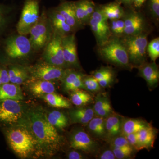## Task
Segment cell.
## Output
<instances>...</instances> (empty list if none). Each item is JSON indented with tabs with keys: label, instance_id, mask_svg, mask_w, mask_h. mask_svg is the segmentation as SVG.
Instances as JSON below:
<instances>
[{
	"label": "cell",
	"instance_id": "cell-1",
	"mask_svg": "<svg viewBox=\"0 0 159 159\" xmlns=\"http://www.w3.org/2000/svg\"><path fill=\"white\" fill-rule=\"evenodd\" d=\"M25 123L37 141L43 155H53L61 147L62 139L56 128L40 107L29 109Z\"/></svg>",
	"mask_w": 159,
	"mask_h": 159
},
{
	"label": "cell",
	"instance_id": "cell-10",
	"mask_svg": "<svg viewBox=\"0 0 159 159\" xmlns=\"http://www.w3.org/2000/svg\"><path fill=\"white\" fill-rule=\"evenodd\" d=\"M89 24L99 47L108 41L111 38L110 28L108 20L102 14L100 7L96 6Z\"/></svg>",
	"mask_w": 159,
	"mask_h": 159
},
{
	"label": "cell",
	"instance_id": "cell-18",
	"mask_svg": "<svg viewBox=\"0 0 159 159\" xmlns=\"http://www.w3.org/2000/svg\"><path fill=\"white\" fill-rule=\"evenodd\" d=\"M74 3L76 16L80 23L83 26L89 24L96 9L95 3L92 0H78Z\"/></svg>",
	"mask_w": 159,
	"mask_h": 159
},
{
	"label": "cell",
	"instance_id": "cell-33",
	"mask_svg": "<svg viewBox=\"0 0 159 159\" xmlns=\"http://www.w3.org/2000/svg\"><path fill=\"white\" fill-rule=\"evenodd\" d=\"M88 123L89 129L96 135L102 136L106 132L105 121L102 117L93 118Z\"/></svg>",
	"mask_w": 159,
	"mask_h": 159
},
{
	"label": "cell",
	"instance_id": "cell-8",
	"mask_svg": "<svg viewBox=\"0 0 159 159\" xmlns=\"http://www.w3.org/2000/svg\"><path fill=\"white\" fill-rule=\"evenodd\" d=\"M128 53L130 63L142 65L145 61L148 40L146 34H141L126 36L122 40Z\"/></svg>",
	"mask_w": 159,
	"mask_h": 159
},
{
	"label": "cell",
	"instance_id": "cell-23",
	"mask_svg": "<svg viewBox=\"0 0 159 159\" xmlns=\"http://www.w3.org/2000/svg\"><path fill=\"white\" fill-rule=\"evenodd\" d=\"M70 119L72 123L87 124L94 117V109L90 107L73 110L69 112Z\"/></svg>",
	"mask_w": 159,
	"mask_h": 159
},
{
	"label": "cell",
	"instance_id": "cell-24",
	"mask_svg": "<svg viewBox=\"0 0 159 159\" xmlns=\"http://www.w3.org/2000/svg\"><path fill=\"white\" fill-rule=\"evenodd\" d=\"M102 14L107 20L120 19L124 15V11L120 4L116 2L109 3L100 7Z\"/></svg>",
	"mask_w": 159,
	"mask_h": 159
},
{
	"label": "cell",
	"instance_id": "cell-38",
	"mask_svg": "<svg viewBox=\"0 0 159 159\" xmlns=\"http://www.w3.org/2000/svg\"><path fill=\"white\" fill-rule=\"evenodd\" d=\"M9 82L10 81L7 66L0 62V85Z\"/></svg>",
	"mask_w": 159,
	"mask_h": 159
},
{
	"label": "cell",
	"instance_id": "cell-22",
	"mask_svg": "<svg viewBox=\"0 0 159 159\" xmlns=\"http://www.w3.org/2000/svg\"><path fill=\"white\" fill-rule=\"evenodd\" d=\"M139 72L141 76L146 80L149 86H154L158 83L159 70L155 62L153 61L142 66Z\"/></svg>",
	"mask_w": 159,
	"mask_h": 159
},
{
	"label": "cell",
	"instance_id": "cell-13",
	"mask_svg": "<svg viewBox=\"0 0 159 159\" xmlns=\"http://www.w3.org/2000/svg\"><path fill=\"white\" fill-rule=\"evenodd\" d=\"M70 146L74 149L81 150L87 153H91L96 149L97 145L84 131L77 130L71 136Z\"/></svg>",
	"mask_w": 159,
	"mask_h": 159
},
{
	"label": "cell",
	"instance_id": "cell-28",
	"mask_svg": "<svg viewBox=\"0 0 159 159\" xmlns=\"http://www.w3.org/2000/svg\"><path fill=\"white\" fill-rule=\"evenodd\" d=\"M42 97L48 104L53 107L61 108L70 107V102L67 99L54 93L46 94Z\"/></svg>",
	"mask_w": 159,
	"mask_h": 159
},
{
	"label": "cell",
	"instance_id": "cell-2",
	"mask_svg": "<svg viewBox=\"0 0 159 159\" xmlns=\"http://www.w3.org/2000/svg\"><path fill=\"white\" fill-rule=\"evenodd\" d=\"M5 133L10 148L20 158L43 156L37 141L25 122L6 127Z\"/></svg>",
	"mask_w": 159,
	"mask_h": 159
},
{
	"label": "cell",
	"instance_id": "cell-47",
	"mask_svg": "<svg viewBox=\"0 0 159 159\" xmlns=\"http://www.w3.org/2000/svg\"><path fill=\"white\" fill-rule=\"evenodd\" d=\"M134 0H118V2L120 3L124 4L125 5H129L133 4Z\"/></svg>",
	"mask_w": 159,
	"mask_h": 159
},
{
	"label": "cell",
	"instance_id": "cell-40",
	"mask_svg": "<svg viewBox=\"0 0 159 159\" xmlns=\"http://www.w3.org/2000/svg\"><path fill=\"white\" fill-rule=\"evenodd\" d=\"M125 136L129 143V145L132 148L134 147L137 150H141L138 142V139H137V133L129 134L125 135Z\"/></svg>",
	"mask_w": 159,
	"mask_h": 159
},
{
	"label": "cell",
	"instance_id": "cell-36",
	"mask_svg": "<svg viewBox=\"0 0 159 159\" xmlns=\"http://www.w3.org/2000/svg\"><path fill=\"white\" fill-rule=\"evenodd\" d=\"M111 32L115 35H121L124 34L125 24L123 20H111L110 26Z\"/></svg>",
	"mask_w": 159,
	"mask_h": 159
},
{
	"label": "cell",
	"instance_id": "cell-21",
	"mask_svg": "<svg viewBox=\"0 0 159 159\" xmlns=\"http://www.w3.org/2000/svg\"><path fill=\"white\" fill-rule=\"evenodd\" d=\"M24 98L20 85L10 82L0 85V101L5 99L23 100Z\"/></svg>",
	"mask_w": 159,
	"mask_h": 159
},
{
	"label": "cell",
	"instance_id": "cell-37",
	"mask_svg": "<svg viewBox=\"0 0 159 159\" xmlns=\"http://www.w3.org/2000/svg\"><path fill=\"white\" fill-rule=\"evenodd\" d=\"M112 151L116 158L122 159L130 157L133 149L132 147L129 145L120 148H114Z\"/></svg>",
	"mask_w": 159,
	"mask_h": 159
},
{
	"label": "cell",
	"instance_id": "cell-30",
	"mask_svg": "<svg viewBox=\"0 0 159 159\" xmlns=\"http://www.w3.org/2000/svg\"><path fill=\"white\" fill-rule=\"evenodd\" d=\"M147 125L145 122L139 119H127L122 125V132L124 135L130 134L137 133Z\"/></svg>",
	"mask_w": 159,
	"mask_h": 159
},
{
	"label": "cell",
	"instance_id": "cell-44",
	"mask_svg": "<svg viewBox=\"0 0 159 159\" xmlns=\"http://www.w3.org/2000/svg\"><path fill=\"white\" fill-rule=\"evenodd\" d=\"M99 158L101 159H115L116 158L113 151L107 150L101 154Z\"/></svg>",
	"mask_w": 159,
	"mask_h": 159
},
{
	"label": "cell",
	"instance_id": "cell-41",
	"mask_svg": "<svg viewBox=\"0 0 159 159\" xmlns=\"http://www.w3.org/2000/svg\"><path fill=\"white\" fill-rule=\"evenodd\" d=\"M149 7L154 17L158 18L159 16V0H149Z\"/></svg>",
	"mask_w": 159,
	"mask_h": 159
},
{
	"label": "cell",
	"instance_id": "cell-9",
	"mask_svg": "<svg viewBox=\"0 0 159 159\" xmlns=\"http://www.w3.org/2000/svg\"><path fill=\"white\" fill-rule=\"evenodd\" d=\"M62 36L53 32L51 40L43 50L41 57L45 62L66 69L64 59Z\"/></svg>",
	"mask_w": 159,
	"mask_h": 159
},
{
	"label": "cell",
	"instance_id": "cell-11",
	"mask_svg": "<svg viewBox=\"0 0 159 159\" xmlns=\"http://www.w3.org/2000/svg\"><path fill=\"white\" fill-rule=\"evenodd\" d=\"M31 77L49 81L60 80L65 69L50 64L42 60L34 65L28 66Z\"/></svg>",
	"mask_w": 159,
	"mask_h": 159
},
{
	"label": "cell",
	"instance_id": "cell-5",
	"mask_svg": "<svg viewBox=\"0 0 159 159\" xmlns=\"http://www.w3.org/2000/svg\"><path fill=\"white\" fill-rule=\"evenodd\" d=\"M53 34V29L47 13V8L43 6L39 19L29 34L31 47L36 53L42 52Z\"/></svg>",
	"mask_w": 159,
	"mask_h": 159
},
{
	"label": "cell",
	"instance_id": "cell-39",
	"mask_svg": "<svg viewBox=\"0 0 159 159\" xmlns=\"http://www.w3.org/2000/svg\"><path fill=\"white\" fill-rule=\"evenodd\" d=\"M113 76L112 72L110 69L108 68L100 69L97 70L94 73L93 77L96 78L97 80H100L102 79L109 77V76Z\"/></svg>",
	"mask_w": 159,
	"mask_h": 159
},
{
	"label": "cell",
	"instance_id": "cell-19",
	"mask_svg": "<svg viewBox=\"0 0 159 159\" xmlns=\"http://www.w3.org/2000/svg\"><path fill=\"white\" fill-rule=\"evenodd\" d=\"M10 83L20 85L31 78L28 66L20 64L7 65Z\"/></svg>",
	"mask_w": 159,
	"mask_h": 159
},
{
	"label": "cell",
	"instance_id": "cell-6",
	"mask_svg": "<svg viewBox=\"0 0 159 159\" xmlns=\"http://www.w3.org/2000/svg\"><path fill=\"white\" fill-rule=\"evenodd\" d=\"M99 52L102 58L116 65L126 67L130 65L126 48L122 41L118 38H110L99 47Z\"/></svg>",
	"mask_w": 159,
	"mask_h": 159
},
{
	"label": "cell",
	"instance_id": "cell-15",
	"mask_svg": "<svg viewBox=\"0 0 159 159\" xmlns=\"http://www.w3.org/2000/svg\"><path fill=\"white\" fill-rule=\"evenodd\" d=\"M47 13L53 32L60 34L62 37L74 33L71 27L66 22L62 15L58 12L54 7L47 9Z\"/></svg>",
	"mask_w": 159,
	"mask_h": 159
},
{
	"label": "cell",
	"instance_id": "cell-26",
	"mask_svg": "<svg viewBox=\"0 0 159 159\" xmlns=\"http://www.w3.org/2000/svg\"><path fill=\"white\" fill-rule=\"evenodd\" d=\"M95 114L98 116L103 117L109 116L112 112L110 102L107 97L100 95L96 99L94 107Z\"/></svg>",
	"mask_w": 159,
	"mask_h": 159
},
{
	"label": "cell",
	"instance_id": "cell-3",
	"mask_svg": "<svg viewBox=\"0 0 159 159\" xmlns=\"http://www.w3.org/2000/svg\"><path fill=\"white\" fill-rule=\"evenodd\" d=\"M1 51L0 62L6 65L28 66L27 63L37 54L32 48L29 38L17 32L4 40Z\"/></svg>",
	"mask_w": 159,
	"mask_h": 159
},
{
	"label": "cell",
	"instance_id": "cell-12",
	"mask_svg": "<svg viewBox=\"0 0 159 159\" xmlns=\"http://www.w3.org/2000/svg\"><path fill=\"white\" fill-rule=\"evenodd\" d=\"M62 45L64 59L66 68H79L75 33H71L63 36Z\"/></svg>",
	"mask_w": 159,
	"mask_h": 159
},
{
	"label": "cell",
	"instance_id": "cell-29",
	"mask_svg": "<svg viewBox=\"0 0 159 159\" xmlns=\"http://www.w3.org/2000/svg\"><path fill=\"white\" fill-rule=\"evenodd\" d=\"M47 117L50 123L56 128L62 129L67 126V118L59 111L54 110L50 112L48 115L47 114Z\"/></svg>",
	"mask_w": 159,
	"mask_h": 159
},
{
	"label": "cell",
	"instance_id": "cell-7",
	"mask_svg": "<svg viewBox=\"0 0 159 159\" xmlns=\"http://www.w3.org/2000/svg\"><path fill=\"white\" fill-rule=\"evenodd\" d=\"M40 2L39 0H25L16 26V32L18 34L27 36L37 22L40 15Z\"/></svg>",
	"mask_w": 159,
	"mask_h": 159
},
{
	"label": "cell",
	"instance_id": "cell-43",
	"mask_svg": "<svg viewBox=\"0 0 159 159\" xmlns=\"http://www.w3.org/2000/svg\"><path fill=\"white\" fill-rule=\"evenodd\" d=\"M113 80V76H111L98 80V82L100 87L105 88L109 85L112 82Z\"/></svg>",
	"mask_w": 159,
	"mask_h": 159
},
{
	"label": "cell",
	"instance_id": "cell-31",
	"mask_svg": "<svg viewBox=\"0 0 159 159\" xmlns=\"http://www.w3.org/2000/svg\"><path fill=\"white\" fill-rule=\"evenodd\" d=\"M121 128V121L117 116H110L106 120V131L111 137L117 135L120 133Z\"/></svg>",
	"mask_w": 159,
	"mask_h": 159
},
{
	"label": "cell",
	"instance_id": "cell-34",
	"mask_svg": "<svg viewBox=\"0 0 159 159\" xmlns=\"http://www.w3.org/2000/svg\"><path fill=\"white\" fill-rule=\"evenodd\" d=\"M147 51L148 55L153 62L159 57V38L157 37L152 39L148 43Z\"/></svg>",
	"mask_w": 159,
	"mask_h": 159
},
{
	"label": "cell",
	"instance_id": "cell-32",
	"mask_svg": "<svg viewBox=\"0 0 159 159\" xmlns=\"http://www.w3.org/2000/svg\"><path fill=\"white\" fill-rule=\"evenodd\" d=\"M71 100L74 105L80 107L85 105L92 102L93 98L88 93L80 89L72 92Z\"/></svg>",
	"mask_w": 159,
	"mask_h": 159
},
{
	"label": "cell",
	"instance_id": "cell-4",
	"mask_svg": "<svg viewBox=\"0 0 159 159\" xmlns=\"http://www.w3.org/2000/svg\"><path fill=\"white\" fill-rule=\"evenodd\" d=\"M29 109L22 100H1L0 126L9 127L24 123Z\"/></svg>",
	"mask_w": 159,
	"mask_h": 159
},
{
	"label": "cell",
	"instance_id": "cell-46",
	"mask_svg": "<svg viewBox=\"0 0 159 159\" xmlns=\"http://www.w3.org/2000/svg\"><path fill=\"white\" fill-rule=\"evenodd\" d=\"M146 0H134L133 5L137 9H140L145 3Z\"/></svg>",
	"mask_w": 159,
	"mask_h": 159
},
{
	"label": "cell",
	"instance_id": "cell-14",
	"mask_svg": "<svg viewBox=\"0 0 159 159\" xmlns=\"http://www.w3.org/2000/svg\"><path fill=\"white\" fill-rule=\"evenodd\" d=\"M55 9L64 18L66 22L71 27L74 33L82 29V25L77 19L74 9V2L62 0Z\"/></svg>",
	"mask_w": 159,
	"mask_h": 159
},
{
	"label": "cell",
	"instance_id": "cell-27",
	"mask_svg": "<svg viewBox=\"0 0 159 159\" xmlns=\"http://www.w3.org/2000/svg\"><path fill=\"white\" fill-rule=\"evenodd\" d=\"M15 11V6L0 3V33L4 31L11 22Z\"/></svg>",
	"mask_w": 159,
	"mask_h": 159
},
{
	"label": "cell",
	"instance_id": "cell-45",
	"mask_svg": "<svg viewBox=\"0 0 159 159\" xmlns=\"http://www.w3.org/2000/svg\"><path fill=\"white\" fill-rule=\"evenodd\" d=\"M68 157L70 159H81L83 158V157L81 155V154L77 151H75L70 152L69 153Z\"/></svg>",
	"mask_w": 159,
	"mask_h": 159
},
{
	"label": "cell",
	"instance_id": "cell-16",
	"mask_svg": "<svg viewBox=\"0 0 159 159\" xmlns=\"http://www.w3.org/2000/svg\"><path fill=\"white\" fill-rule=\"evenodd\" d=\"M84 75L73 68H66L61 80L64 89L68 92L84 89L83 78Z\"/></svg>",
	"mask_w": 159,
	"mask_h": 159
},
{
	"label": "cell",
	"instance_id": "cell-42",
	"mask_svg": "<svg viewBox=\"0 0 159 159\" xmlns=\"http://www.w3.org/2000/svg\"><path fill=\"white\" fill-rule=\"evenodd\" d=\"M112 145L114 148H120L130 145L125 137H119L116 138L112 142Z\"/></svg>",
	"mask_w": 159,
	"mask_h": 159
},
{
	"label": "cell",
	"instance_id": "cell-17",
	"mask_svg": "<svg viewBox=\"0 0 159 159\" xmlns=\"http://www.w3.org/2000/svg\"><path fill=\"white\" fill-rule=\"evenodd\" d=\"M125 24L124 34L125 36L137 35L142 33L145 21L142 16L136 12H131L123 20Z\"/></svg>",
	"mask_w": 159,
	"mask_h": 159
},
{
	"label": "cell",
	"instance_id": "cell-48",
	"mask_svg": "<svg viewBox=\"0 0 159 159\" xmlns=\"http://www.w3.org/2000/svg\"><path fill=\"white\" fill-rule=\"evenodd\" d=\"M39 1H42V0H39ZM60 1H62V0H60Z\"/></svg>",
	"mask_w": 159,
	"mask_h": 159
},
{
	"label": "cell",
	"instance_id": "cell-20",
	"mask_svg": "<svg viewBox=\"0 0 159 159\" xmlns=\"http://www.w3.org/2000/svg\"><path fill=\"white\" fill-rule=\"evenodd\" d=\"M25 83L28 84L32 93L38 97L54 93L56 89L54 81L31 77Z\"/></svg>",
	"mask_w": 159,
	"mask_h": 159
},
{
	"label": "cell",
	"instance_id": "cell-25",
	"mask_svg": "<svg viewBox=\"0 0 159 159\" xmlns=\"http://www.w3.org/2000/svg\"><path fill=\"white\" fill-rule=\"evenodd\" d=\"M137 136L139 146L142 149L152 146L155 134L153 129L150 125H147L137 133Z\"/></svg>",
	"mask_w": 159,
	"mask_h": 159
},
{
	"label": "cell",
	"instance_id": "cell-35",
	"mask_svg": "<svg viewBox=\"0 0 159 159\" xmlns=\"http://www.w3.org/2000/svg\"><path fill=\"white\" fill-rule=\"evenodd\" d=\"M83 83L84 85V89L92 92H97L100 89L98 80L93 77L84 76Z\"/></svg>",
	"mask_w": 159,
	"mask_h": 159
}]
</instances>
